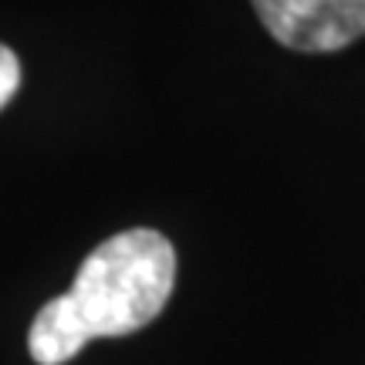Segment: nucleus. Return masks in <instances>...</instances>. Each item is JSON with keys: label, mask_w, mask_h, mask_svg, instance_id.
<instances>
[{"label": "nucleus", "mask_w": 365, "mask_h": 365, "mask_svg": "<svg viewBox=\"0 0 365 365\" xmlns=\"http://www.w3.org/2000/svg\"><path fill=\"white\" fill-rule=\"evenodd\" d=\"M21 58L7 48V44H0V108H7L17 88H21Z\"/></svg>", "instance_id": "obj_3"}, {"label": "nucleus", "mask_w": 365, "mask_h": 365, "mask_svg": "<svg viewBox=\"0 0 365 365\" xmlns=\"http://www.w3.org/2000/svg\"><path fill=\"white\" fill-rule=\"evenodd\" d=\"M277 44L301 54L341 51L365 38V0H250Z\"/></svg>", "instance_id": "obj_2"}, {"label": "nucleus", "mask_w": 365, "mask_h": 365, "mask_svg": "<svg viewBox=\"0 0 365 365\" xmlns=\"http://www.w3.org/2000/svg\"><path fill=\"white\" fill-rule=\"evenodd\" d=\"M176 284V247L166 234L135 227L102 240L27 331L38 365H65L91 339H122L156 322Z\"/></svg>", "instance_id": "obj_1"}]
</instances>
